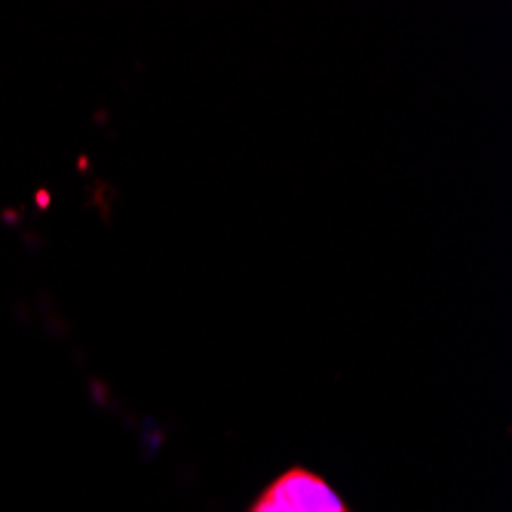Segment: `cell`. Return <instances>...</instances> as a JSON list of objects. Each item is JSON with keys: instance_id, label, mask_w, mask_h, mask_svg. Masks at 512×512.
I'll return each mask as SVG.
<instances>
[{"instance_id": "6da1fadb", "label": "cell", "mask_w": 512, "mask_h": 512, "mask_svg": "<svg viewBox=\"0 0 512 512\" xmlns=\"http://www.w3.org/2000/svg\"><path fill=\"white\" fill-rule=\"evenodd\" d=\"M273 485L295 512H350L335 488L310 470H289Z\"/></svg>"}, {"instance_id": "7a4b0ae2", "label": "cell", "mask_w": 512, "mask_h": 512, "mask_svg": "<svg viewBox=\"0 0 512 512\" xmlns=\"http://www.w3.org/2000/svg\"><path fill=\"white\" fill-rule=\"evenodd\" d=\"M249 512H295L289 503H286V497L276 491V485H270L258 500H255V506L249 509Z\"/></svg>"}]
</instances>
